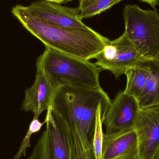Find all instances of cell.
Instances as JSON below:
<instances>
[{"label":"cell","mask_w":159,"mask_h":159,"mask_svg":"<svg viewBox=\"0 0 159 159\" xmlns=\"http://www.w3.org/2000/svg\"><path fill=\"white\" fill-rule=\"evenodd\" d=\"M11 12L21 25L45 47L83 59H94L110 41L89 27L69 28L48 23L22 5H16Z\"/></svg>","instance_id":"1"},{"label":"cell","mask_w":159,"mask_h":159,"mask_svg":"<svg viewBox=\"0 0 159 159\" xmlns=\"http://www.w3.org/2000/svg\"><path fill=\"white\" fill-rule=\"evenodd\" d=\"M111 102L102 88L67 84L56 89L51 107L67 126L78 128L90 137L94 132L99 107H109Z\"/></svg>","instance_id":"2"},{"label":"cell","mask_w":159,"mask_h":159,"mask_svg":"<svg viewBox=\"0 0 159 159\" xmlns=\"http://www.w3.org/2000/svg\"><path fill=\"white\" fill-rule=\"evenodd\" d=\"M37 70L41 71L54 89L61 85H75L100 89L99 75L102 70L89 60L45 47L38 57Z\"/></svg>","instance_id":"3"},{"label":"cell","mask_w":159,"mask_h":159,"mask_svg":"<svg viewBox=\"0 0 159 159\" xmlns=\"http://www.w3.org/2000/svg\"><path fill=\"white\" fill-rule=\"evenodd\" d=\"M124 34L145 59L159 56V14L137 5H126L123 11Z\"/></svg>","instance_id":"4"},{"label":"cell","mask_w":159,"mask_h":159,"mask_svg":"<svg viewBox=\"0 0 159 159\" xmlns=\"http://www.w3.org/2000/svg\"><path fill=\"white\" fill-rule=\"evenodd\" d=\"M94 59L96 66L102 70L109 71L118 79L145 58L123 33L119 38L109 41Z\"/></svg>","instance_id":"5"},{"label":"cell","mask_w":159,"mask_h":159,"mask_svg":"<svg viewBox=\"0 0 159 159\" xmlns=\"http://www.w3.org/2000/svg\"><path fill=\"white\" fill-rule=\"evenodd\" d=\"M134 129L139 157L142 159H154L159 151V107L141 108Z\"/></svg>","instance_id":"6"},{"label":"cell","mask_w":159,"mask_h":159,"mask_svg":"<svg viewBox=\"0 0 159 159\" xmlns=\"http://www.w3.org/2000/svg\"><path fill=\"white\" fill-rule=\"evenodd\" d=\"M141 109L138 100L124 91L119 92L111 102L103 120L105 134L134 129Z\"/></svg>","instance_id":"7"},{"label":"cell","mask_w":159,"mask_h":159,"mask_svg":"<svg viewBox=\"0 0 159 159\" xmlns=\"http://www.w3.org/2000/svg\"><path fill=\"white\" fill-rule=\"evenodd\" d=\"M26 7L36 16L53 25L81 29L88 27L79 18L78 7H68L55 2L39 0Z\"/></svg>","instance_id":"8"},{"label":"cell","mask_w":159,"mask_h":159,"mask_svg":"<svg viewBox=\"0 0 159 159\" xmlns=\"http://www.w3.org/2000/svg\"><path fill=\"white\" fill-rule=\"evenodd\" d=\"M139 157L137 134L134 129L104 133L102 159H135Z\"/></svg>","instance_id":"9"},{"label":"cell","mask_w":159,"mask_h":159,"mask_svg":"<svg viewBox=\"0 0 159 159\" xmlns=\"http://www.w3.org/2000/svg\"><path fill=\"white\" fill-rule=\"evenodd\" d=\"M56 89L43 73L37 70L33 85L25 91L22 109L33 112L34 117L39 118L43 111L51 107Z\"/></svg>","instance_id":"10"},{"label":"cell","mask_w":159,"mask_h":159,"mask_svg":"<svg viewBox=\"0 0 159 159\" xmlns=\"http://www.w3.org/2000/svg\"><path fill=\"white\" fill-rule=\"evenodd\" d=\"M52 159H71L67 126L50 107L45 119Z\"/></svg>","instance_id":"11"},{"label":"cell","mask_w":159,"mask_h":159,"mask_svg":"<svg viewBox=\"0 0 159 159\" xmlns=\"http://www.w3.org/2000/svg\"><path fill=\"white\" fill-rule=\"evenodd\" d=\"M150 72L149 59H147L128 70L124 74L127 77L124 92L135 97L138 101L144 89Z\"/></svg>","instance_id":"12"},{"label":"cell","mask_w":159,"mask_h":159,"mask_svg":"<svg viewBox=\"0 0 159 159\" xmlns=\"http://www.w3.org/2000/svg\"><path fill=\"white\" fill-rule=\"evenodd\" d=\"M150 72L138 102L141 108L159 107V58L149 59Z\"/></svg>","instance_id":"13"},{"label":"cell","mask_w":159,"mask_h":159,"mask_svg":"<svg viewBox=\"0 0 159 159\" xmlns=\"http://www.w3.org/2000/svg\"><path fill=\"white\" fill-rule=\"evenodd\" d=\"M66 126L71 159H96L89 137L78 128Z\"/></svg>","instance_id":"14"},{"label":"cell","mask_w":159,"mask_h":159,"mask_svg":"<svg viewBox=\"0 0 159 159\" xmlns=\"http://www.w3.org/2000/svg\"><path fill=\"white\" fill-rule=\"evenodd\" d=\"M122 0H80L79 17L80 19L96 16L112 7Z\"/></svg>","instance_id":"15"},{"label":"cell","mask_w":159,"mask_h":159,"mask_svg":"<svg viewBox=\"0 0 159 159\" xmlns=\"http://www.w3.org/2000/svg\"><path fill=\"white\" fill-rule=\"evenodd\" d=\"M109 107L100 106L96 112L95 128L92 143L96 159H102L104 137L103 120Z\"/></svg>","instance_id":"16"},{"label":"cell","mask_w":159,"mask_h":159,"mask_svg":"<svg viewBox=\"0 0 159 159\" xmlns=\"http://www.w3.org/2000/svg\"><path fill=\"white\" fill-rule=\"evenodd\" d=\"M39 118L34 117L29 125L28 131L22 140L18 152L14 156V159H20L26 156L27 149L30 147V140L32 135L40 131L43 125L46 123V120L40 122Z\"/></svg>","instance_id":"17"},{"label":"cell","mask_w":159,"mask_h":159,"mask_svg":"<svg viewBox=\"0 0 159 159\" xmlns=\"http://www.w3.org/2000/svg\"><path fill=\"white\" fill-rule=\"evenodd\" d=\"M28 159H52L49 147L48 131L46 129L34 148Z\"/></svg>","instance_id":"18"},{"label":"cell","mask_w":159,"mask_h":159,"mask_svg":"<svg viewBox=\"0 0 159 159\" xmlns=\"http://www.w3.org/2000/svg\"><path fill=\"white\" fill-rule=\"evenodd\" d=\"M140 1L149 4L154 8L159 4V0H140Z\"/></svg>","instance_id":"19"},{"label":"cell","mask_w":159,"mask_h":159,"mask_svg":"<svg viewBox=\"0 0 159 159\" xmlns=\"http://www.w3.org/2000/svg\"><path fill=\"white\" fill-rule=\"evenodd\" d=\"M45 1H50V2H55L61 4L62 3H66L72 0H45Z\"/></svg>","instance_id":"20"},{"label":"cell","mask_w":159,"mask_h":159,"mask_svg":"<svg viewBox=\"0 0 159 159\" xmlns=\"http://www.w3.org/2000/svg\"><path fill=\"white\" fill-rule=\"evenodd\" d=\"M153 159H159V151L158 152L157 154V155H156V157Z\"/></svg>","instance_id":"21"},{"label":"cell","mask_w":159,"mask_h":159,"mask_svg":"<svg viewBox=\"0 0 159 159\" xmlns=\"http://www.w3.org/2000/svg\"><path fill=\"white\" fill-rule=\"evenodd\" d=\"M135 159H142L141 158H140V157H139Z\"/></svg>","instance_id":"22"},{"label":"cell","mask_w":159,"mask_h":159,"mask_svg":"<svg viewBox=\"0 0 159 159\" xmlns=\"http://www.w3.org/2000/svg\"><path fill=\"white\" fill-rule=\"evenodd\" d=\"M158 58H159V57H158Z\"/></svg>","instance_id":"23"}]
</instances>
